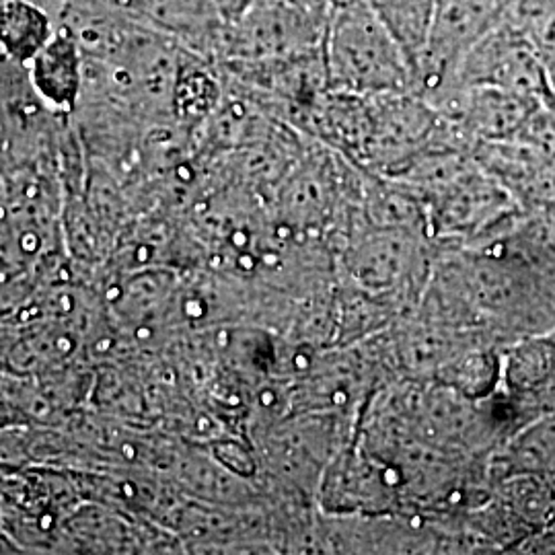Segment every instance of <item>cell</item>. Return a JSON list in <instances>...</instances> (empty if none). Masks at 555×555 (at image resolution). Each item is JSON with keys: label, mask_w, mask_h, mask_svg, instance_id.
Segmentation results:
<instances>
[{"label": "cell", "mask_w": 555, "mask_h": 555, "mask_svg": "<svg viewBox=\"0 0 555 555\" xmlns=\"http://www.w3.org/2000/svg\"><path fill=\"white\" fill-rule=\"evenodd\" d=\"M380 20L387 23L391 34L396 36L412 64H416L417 56L422 54L430 25L435 17L437 0H369Z\"/></svg>", "instance_id": "cell-6"}, {"label": "cell", "mask_w": 555, "mask_h": 555, "mask_svg": "<svg viewBox=\"0 0 555 555\" xmlns=\"http://www.w3.org/2000/svg\"><path fill=\"white\" fill-rule=\"evenodd\" d=\"M492 481L513 474L555 477V410L522 424L490 459Z\"/></svg>", "instance_id": "cell-4"}, {"label": "cell", "mask_w": 555, "mask_h": 555, "mask_svg": "<svg viewBox=\"0 0 555 555\" xmlns=\"http://www.w3.org/2000/svg\"><path fill=\"white\" fill-rule=\"evenodd\" d=\"M327 89L357 95L416 93V73L369 0H334L323 40Z\"/></svg>", "instance_id": "cell-1"}, {"label": "cell", "mask_w": 555, "mask_h": 555, "mask_svg": "<svg viewBox=\"0 0 555 555\" xmlns=\"http://www.w3.org/2000/svg\"><path fill=\"white\" fill-rule=\"evenodd\" d=\"M513 0H437L428 41L414 64L416 95L426 98L455 77L463 56L508 17Z\"/></svg>", "instance_id": "cell-2"}, {"label": "cell", "mask_w": 555, "mask_h": 555, "mask_svg": "<svg viewBox=\"0 0 555 555\" xmlns=\"http://www.w3.org/2000/svg\"><path fill=\"white\" fill-rule=\"evenodd\" d=\"M46 40V21L40 13L23 2L0 7V41L9 52L29 56Z\"/></svg>", "instance_id": "cell-8"}, {"label": "cell", "mask_w": 555, "mask_h": 555, "mask_svg": "<svg viewBox=\"0 0 555 555\" xmlns=\"http://www.w3.org/2000/svg\"><path fill=\"white\" fill-rule=\"evenodd\" d=\"M506 20L531 41L555 93V0H515Z\"/></svg>", "instance_id": "cell-7"}, {"label": "cell", "mask_w": 555, "mask_h": 555, "mask_svg": "<svg viewBox=\"0 0 555 555\" xmlns=\"http://www.w3.org/2000/svg\"><path fill=\"white\" fill-rule=\"evenodd\" d=\"M451 80L490 85L539 103L555 101L552 82L531 41L511 20L502 21L477 41L459 62Z\"/></svg>", "instance_id": "cell-3"}, {"label": "cell", "mask_w": 555, "mask_h": 555, "mask_svg": "<svg viewBox=\"0 0 555 555\" xmlns=\"http://www.w3.org/2000/svg\"><path fill=\"white\" fill-rule=\"evenodd\" d=\"M391 233L378 235L375 241H362L354 249L352 272L362 286H396L393 282L401 280L408 272V263L414 261L412 243L401 237L403 229H389Z\"/></svg>", "instance_id": "cell-5"}]
</instances>
